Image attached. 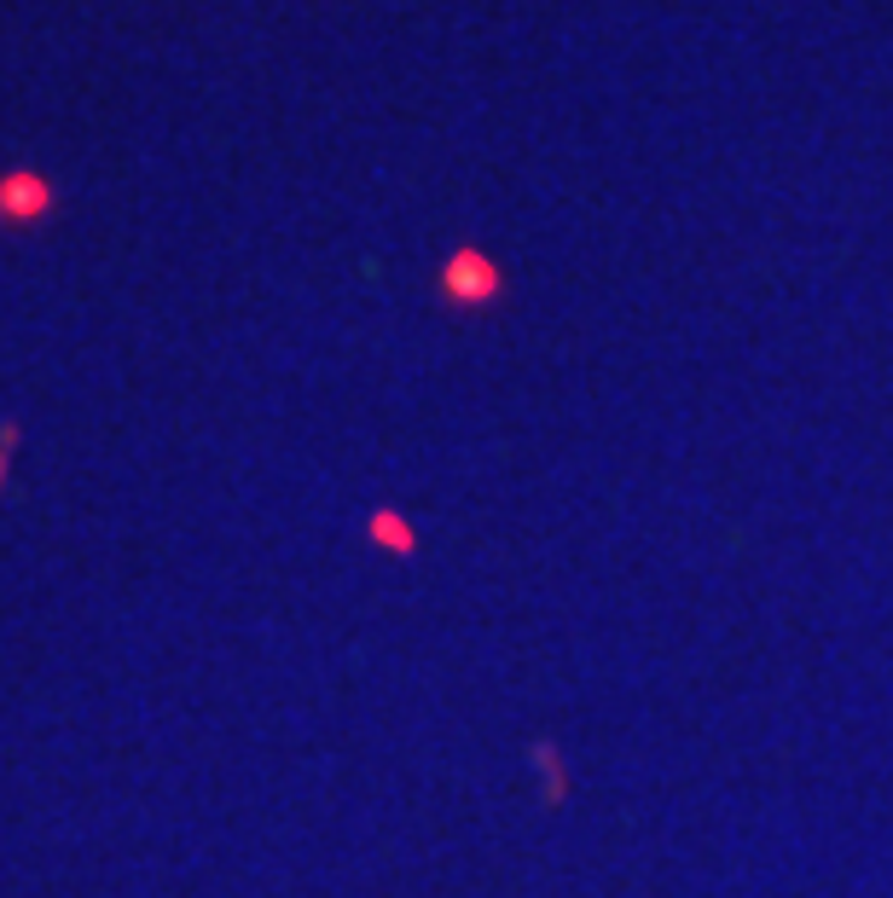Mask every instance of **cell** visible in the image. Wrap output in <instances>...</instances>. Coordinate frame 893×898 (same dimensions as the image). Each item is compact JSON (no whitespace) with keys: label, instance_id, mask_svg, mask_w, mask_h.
<instances>
[{"label":"cell","instance_id":"1","mask_svg":"<svg viewBox=\"0 0 893 898\" xmlns=\"http://www.w3.org/2000/svg\"><path fill=\"white\" fill-rule=\"evenodd\" d=\"M47 210H53V186H47L41 174L12 169L7 180H0V221H35Z\"/></svg>","mask_w":893,"mask_h":898},{"label":"cell","instance_id":"2","mask_svg":"<svg viewBox=\"0 0 893 898\" xmlns=\"http://www.w3.org/2000/svg\"><path fill=\"white\" fill-rule=\"evenodd\" d=\"M447 290H453V296H465V302H481V296L494 290V273H488V262H481L476 249L453 255V267H447Z\"/></svg>","mask_w":893,"mask_h":898},{"label":"cell","instance_id":"3","mask_svg":"<svg viewBox=\"0 0 893 898\" xmlns=\"http://www.w3.org/2000/svg\"><path fill=\"white\" fill-rule=\"evenodd\" d=\"M372 539H383V545H395V551H413V533H406V522L395 510H377L372 517Z\"/></svg>","mask_w":893,"mask_h":898},{"label":"cell","instance_id":"4","mask_svg":"<svg viewBox=\"0 0 893 898\" xmlns=\"http://www.w3.org/2000/svg\"><path fill=\"white\" fill-rule=\"evenodd\" d=\"M12 441H18V424L0 429V487H7V458H12Z\"/></svg>","mask_w":893,"mask_h":898}]
</instances>
